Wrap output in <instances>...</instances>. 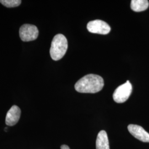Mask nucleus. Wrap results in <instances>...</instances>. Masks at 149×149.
I'll list each match as a JSON object with an SVG mask.
<instances>
[{
  "instance_id": "20e7f679",
  "label": "nucleus",
  "mask_w": 149,
  "mask_h": 149,
  "mask_svg": "<svg viewBox=\"0 0 149 149\" xmlns=\"http://www.w3.org/2000/svg\"><path fill=\"white\" fill-rule=\"evenodd\" d=\"M39 35V31L36 26L25 24L19 29V36L22 41L30 42L36 40Z\"/></svg>"
},
{
  "instance_id": "f257e3e1",
  "label": "nucleus",
  "mask_w": 149,
  "mask_h": 149,
  "mask_svg": "<svg viewBox=\"0 0 149 149\" xmlns=\"http://www.w3.org/2000/svg\"><path fill=\"white\" fill-rule=\"evenodd\" d=\"M104 86L101 76L95 74H87L79 80L74 85L76 91L80 93H95L100 92Z\"/></svg>"
},
{
  "instance_id": "f03ea898",
  "label": "nucleus",
  "mask_w": 149,
  "mask_h": 149,
  "mask_svg": "<svg viewBox=\"0 0 149 149\" xmlns=\"http://www.w3.org/2000/svg\"><path fill=\"white\" fill-rule=\"evenodd\" d=\"M68 48V40L64 35L58 34L52 40L50 54L51 58L55 61H58L64 57Z\"/></svg>"
},
{
  "instance_id": "423d86ee",
  "label": "nucleus",
  "mask_w": 149,
  "mask_h": 149,
  "mask_svg": "<svg viewBox=\"0 0 149 149\" xmlns=\"http://www.w3.org/2000/svg\"><path fill=\"white\" fill-rule=\"evenodd\" d=\"M130 133L141 141L149 143V133L141 126L135 124H130L128 127Z\"/></svg>"
},
{
  "instance_id": "7ed1b4c3",
  "label": "nucleus",
  "mask_w": 149,
  "mask_h": 149,
  "mask_svg": "<svg viewBox=\"0 0 149 149\" xmlns=\"http://www.w3.org/2000/svg\"><path fill=\"white\" fill-rule=\"evenodd\" d=\"M133 90L132 84L129 81L118 87L114 92L113 98L114 101L118 103H122L126 101L130 96Z\"/></svg>"
},
{
  "instance_id": "1a4fd4ad",
  "label": "nucleus",
  "mask_w": 149,
  "mask_h": 149,
  "mask_svg": "<svg viewBox=\"0 0 149 149\" xmlns=\"http://www.w3.org/2000/svg\"><path fill=\"white\" fill-rule=\"evenodd\" d=\"M149 5V1L148 0H132L130 7L133 11L141 12L148 9Z\"/></svg>"
},
{
  "instance_id": "9d476101",
  "label": "nucleus",
  "mask_w": 149,
  "mask_h": 149,
  "mask_svg": "<svg viewBox=\"0 0 149 149\" xmlns=\"http://www.w3.org/2000/svg\"><path fill=\"white\" fill-rule=\"evenodd\" d=\"M0 2L6 7L12 8L20 5L22 1L20 0H0Z\"/></svg>"
},
{
  "instance_id": "9b49d317",
  "label": "nucleus",
  "mask_w": 149,
  "mask_h": 149,
  "mask_svg": "<svg viewBox=\"0 0 149 149\" xmlns=\"http://www.w3.org/2000/svg\"><path fill=\"white\" fill-rule=\"evenodd\" d=\"M61 149H70L68 145H63L61 146Z\"/></svg>"
},
{
  "instance_id": "39448f33",
  "label": "nucleus",
  "mask_w": 149,
  "mask_h": 149,
  "mask_svg": "<svg viewBox=\"0 0 149 149\" xmlns=\"http://www.w3.org/2000/svg\"><path fill=\"white\" fill-rule=\"evenodd\" d=\"M87 28L92 33L106 35L108 34L111 28L106 22L100 19H96L88 23Z\"/></svg>"
},
{
  "instance_id": "0eeeda50",
  "label": "nucleus",
  "mask_w": 149,
  "mask_h": 149,
  "mask_svg": "<svg viewBox=\"0 0 149 149\" xmlns=\"http://www.w3.org/2000/svg\"><path fill=\"white\" fill-rule=\"evenodd\" d=\"M21 111L17 106H13L8 111L6 117V124L8 126H13L16 124L21 117Z\"/></svg>"
},
{
  "instance_id": "6e6552de",
  "label": "nucleus",
  "mask_w": 149,
  "mask_h": 149,
  "mask_svg": "<svg viewBox=\"0 0 149 149\" xmlns=\"http://www.w3.org/2000/svg\"><path fill=\"white\" fill-rule=\"evenodd\" d=\"M96 149H110L107 134L104 130L100 131L97 135Z\"/></svg>"
}]
</instances>
